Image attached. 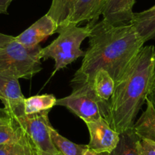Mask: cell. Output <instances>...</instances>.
Segmentation results:
<instances>
[{
    "mask_svg": "<svg viewBox=\"0 0 155 155\" xmlns=\"http://www.w3.org/2000/svg\"><path fill=\"white\" fill-rule=\"evenodd\" d=\"M88 24L91 27L89 47L71 84L88 83L91 85L100 69L106 70L116 84L144 42L131 24L113 25L104 20Z\"/></svg>",
    "mask_w": 155,
    "mask_h": 155,
    "instance_id": "6da1fadb",
    "label": "cell"
},
{
    "mask_svg": "<svg viewBox=\"0 0 155 155\" xmlns=\"http://www.w3.org/2000/svg\"><path fill=\"white\" fill-rule=\"evenodd\" d=\"M153 46L143 47L115 84L107 121L118 133L133 129L154 81Z\"/></svg>",
    "mask_w": 155,
    "mask_h": 155,
    "instance_id": "7a4b0ae2",
    "label": "cell"
},
{
    "mask_svg": "<svg viewBox=\"0 0 155 155\" xmlns=\"http://www.w3.org/2000/svg\"><path fill=\"white\" fill-rule=\"evenodd\" d=\"M56 33L59 34V37L50 45L41 49L39 55L41 59H54L55 69L53 74L74 62L78 58L84 56L85 52L81 50V45L90 36L91 27L89 24L85 27L68 24L58 29Z\"/></svg>",
    "mask_w": 155,
    "mask_h": 155,
    "instance_id": "3957f363",
    "label": "cell"
},
{
    "mask_svg": "<svg viewBox=\"0 0 155 155\" xmlns=\"http://www.w3.org/2000/svg\"><path fill=\"white\" fill-rule=\"evenodd\" d=\"M40 45L25 47L15 41L0 49V74L13 76L18 79H29L42 70Z\"/></svg>",
    "mask_w": 155,
    "mask_h": 155,
    "instance_id": "277c9868",
    "label": "cell"
},
{
    "mask_svg": "<svg viewBox=\"0 0 155 155\" xmlns=\"http://www.w3.org/2000/svg\"><path fill=\"white\" fill-rule=\"evenodd\" d=\"M73 91L68 96L57 100L56 106H62L84 120V123L101 118L107 120L110 101L101 99L88 83L71 85Z\"/></svg>",
    "mask_w": 155,
    "mask_h": 155,
    "instance_id": "5b68a950",
    "label": "cell"
},
{
    "mask_svg": "<svg viewBox=\"0 0 155 155\" xmlns=\"http://www.w3.org/2000/svg\"><path fill=\"white\" fill-rule=\"evenodd\" d=\"M49 112L45 110L34 114H24L15 119L28 135L34 148L44 153H59L50 136L52 126L49 121Z\"/></svg>",
    "mask_w": 155,
    "mask_h": 155,
    "instance_id": "8992f818",
    "label": "cell"
},
{
    "mask_svg": "<svg viewBox=\"0 0 155 155\" xmlns=\"http://www.w3.org/2000/svg\"><path fill=\"white\" fill-rule=\"evenodd\" d=\"M90 134L87 147L97 153H110L120 141V133L110 127L104 118L85 123Z\"/></svg>",
    "mask_w": 155,
    "mask_h": 155,
    "instance_id": "52a82bcc",
    "label": "cell"
},
{
    "mask_svg": "<svg viewBox=\"0 0 155 155\" xmlns=\"http://www.w3.org/2000/svg\"><path fill=\"white\" fill-rule=\"evenodd\" d=\"M25 99L18 78L0 74V100L15 118L25 113Z\"/></svg>",
    "mask_w": 155,
    "mask_h": 155,
    "instance_id": "ba28073f",
    "label": "cell"
},
{
    "mask_svg": "<svg viewBox=\"0 0 155 155\" xmlns=\"http://www.w3.org/2000/svg\"><path fill=\"white\" fill-rule=\"evenodd\" d=\"M57 28L56 22L45 15L21 34L15 37V41L28 48L35 47L47 37L56 34Z\"/></svg>",
    "mask_w": 155,
    "mask_h": 155,
    "instance_id": "9c48e42d",
    "label": "cell"
},
{
    "mask_svg": "<svg viewBox=\"0 0 155 155\" xmlns=\"http://www.w3.org/2000/svg\"><path fill=\"white\" fill-rule=\"evenodd\" d=\"M109 0H78L68 24L78 25L83 21L97 22Z\"/></svg>",
    "mask_w": 155,
    "mask_h": 155,
    "instance_id": "30bf717a",
    "label": "cell"
},
{
    "mask_svg": "<svg viewBox=\"0 0 155 155\" xmlns=\"http://www.w3.org/2000/svg\"><path fill=\"white\" fill-rule=\"evenodd\" d=\"M135 0H109L102 12L103 20L113 25L129 24Z\"/></svg>",
    "mask_w": 155,
    "mask_h": 155,
    "instance_id": "8fae6325",
    "label": "cell"
},
{
    "mask_svg": "<svg viewBox=\"0 0 155 155\" xmlns=\"http://www.w3.org/2000/svg\"><path fill=\"white\" fill-rule=\"evenodd\" d=\"M25 133L17 120L7 109L0 108V144L18 141Z\"/></svg>",
    "mask_w": 155,
    "mask_h": 155,
    "instance_id": "7c38bea8",
    "label": "cell"
},
{
    "mask_svg": "<svg viewBox=\"0 0 155 155\" xmlns=\"http://www.w3.org/2000/svg\"><path fill=\"white\" fill-rule=\"evenodd\" d=\"M129 24L144 43L155 38V5L139 13H134Z\"/></svg>",
    "mask_w": 155,
    "mask_h": 155,
    "instance_id": "4fadbf2b",
    "label": "cell"
},
{
    "mask_svg": "<svg viewBox=\"0 0 155 155\" xmlns=\"http://www.w3.org/2000/svg\"><path fill=\"white\" fill-rule=\"evenodd\" d=\"M145 102L146 110L134 124L133 129L140 138L155 141V107L147 98Z\"/></svg>",
    "mask_w": 155,
    "mask_h": 155,
    "instance_id": "5bb4252c",
    "label": "cell"
},
{
    "mask_svg": "<svg viewBox=\"0 0 155 155\" xmlns=\"http://www.w3.org/2000/svg\"><path fill=\"white\" fill-rule=\"evenodd\" d=\"M77 1L78 0H52L51 6L47 15L56 22L58 26L57 30L68 25V20L72 14Z\"/></svg>",
    "mask_w": 155,
    "mask_h": 155,
    "instance_id": "9a60e30c",
    "label": "cell"
},
{
    "mask_svg": "<svg viewBox=\"0 0 155 155\" xmlns=\"http://www.w3.org/2000/svg\"><path fill=\"white\" fill-rule=\"evenodd\" d=\"M139 137L136 135L133 129L120 134V141L116 148L110 153L104 155H140L138 147Z\"/></svg>",
    "mask_w": 155,
    "mask_h": 155,
    "instance_id": "2e32d148",
    "label": "cell"
},
{
    "mask_svg": "<svg viewBox=\"0 0 155 155\" xmlns=\"http://www.w3.org/2000/svg\"><path fill=\"white\" fill-rule=\"evenodd\" d=\"M52 141L62 155H84L87 145L77 144L61 135L53 126L50 129Z\"/></svg>",
    "mask_w": 155,
    "mask_h": 155,
    "instance_id": "e0dca14e",
    "label": "cell"
},
{
    "mask_svg": "<svg viewBox=\"0 0 155 155\" xmlns=\"http://www.w3.org/2000/svg\"><path fill=\"white\" fill-rule=\"evenodd\" d=\"M91 86L101 99L110 101L114 90L115 82L106 70L100 69L97 71Z\"/></svg>",
    "mask_w": 155,
    "mask_h": 155,
    "instance_id": "ac0fdd59",
    "label": "cell"
},
{
    "mask_svg": "<svg viewBox=\"0 0 155 155\" xmlns=\"http://www.w3.org/2000/svg\"><path fill=\"white\" fill-rule=\"evenodd\" d=\"M56 98L53 94L36 95L25 99V113L34 114L50 110L56 106Z\"/></svg>",
    "mask_w": 155,
    "mask_h": 155,
    "instance_id": "d6986e66",
    "label": "cell"
},
{
    "mask_svg": "<svg viewBox=\"0 0 155 155\" xmlns=\"http://www.w3.org/2000/svg\"><path fill=\"white\" fill-rule=\"evenodd\" d=\"M10 155H34L33 144L26 132H25L21 138L15 143Z\"/></svg>",
    "mask_w": 155,
    "mask_h": 155,
    "instance_id": "ffe728a7",
    "label": "cell"
},
{
    "mask_svg": "<svg viewBox=\"0 0 155 155\" xmlns=\"http://www.w3.org/2000/svg\"><path fill=\"white\" fill-rule=\"evenodd\" d=\"M138 147L140 155H155V141L146 138H139Z\"/></svg>",
    "mask_w": 155,
    "mask_h": 155,
    "instance_id": "44dd1931",
    "label": "cell"
},
{
    "mask_svg": "<svg viewBox=\"0 0 155 155\" xmlns=\"http://www.w3.org/2000/svg\"><path fill=\"white\" fill-rule=\"evenodd\" d=\"M16 143V142H15ZM15 143L0 144V155H10L14 149Z\"/></svg>",
    "mask_w": 155,
    "mask_h": 155,
    "instance_id": "7402d4cb",
    "label": "cell"
},
{
    "mask_svg": "<svg viewBox=\"0 0 155 155\" xmlns=\"http://www.w3.org/2000/svg\"><path fill=\"white\" fill-rule=\"evenodd\" d=\"M14 39H15V37L0 33V49L4 47L5 46H6L8 43L12 41Z\"/></svg>",
    "mask_w": 155,
    "mask_h": 155,
    "instance_id": "603a6c76",
    "label": "cell"
},
{
    "mask_svg": "<svg viewBox=\"0 0 155 155\" xmlns=\"http://www.w3.org/2000/svg\"><path fill=\"white\" fill-rule=\"evenodd\" d=\"M15 0H0V14H8V8Z\"/></svg>",
    "mask_w": 155,
    "mask_h": 155,
    "instance_id": "cb8c5ba5",
    "label": "cell"
},
{
    "mask_svg": "<svg viewBox=\"0 0 155 155\" xmlns=\"http://www.w3.org/2000/svg\"><path fill=\"white\" fill-rule=\"evenodd\" d=\"M147 99L151 102L153 107H155V79L153 81V84H152L151 88H150V92H149L148 95H147Z\"/></svg>",
    "mask_w": 155,
    "mask_h": 155,
    "instance_id": "d4e9b609",
    "label": "cell"
},
{
    "mask_svg": "<svg viewBox=\"0 0 155 155\" xmlns=\"http://www.w3.org/2000/svg\"><path fill=\"white\" fill-rule=\"evenodd\" d=\"M33 150H34V155H62L61 153H44V152L40 151V150H37L33 146Z\"/></svg>",
    "mask_w": 155,
    "mask_h": 155,
    "instance_id": "484cf974",
    "label": "cell"
},
{
    "mask_svg": "<svg viewBox=\"0 0 155 155\" xmlns=\"http://www.w3.org/2000/svg\"><path fill=\"white\" fill-rule=\"evenodd\" d=\"M84 155H101V153H96V152L93 151V150H90L89 148H87V150H86L85 153H84Z\"/></svg>",
    "mask_w": 155,
    "mask_h": 155,
    "instance_id": "4316f807",
    "label": "cell"
},
{
    "mask_svg": "<svg viewBox=\"0 0 155 155\" xmlns=\"http://www.w3.org/2000/svg\"><path fill=\"white\" fill-rule=\"evenodd\" d=\"M153 63H154V79H155V48L153 52Z\"/></svg>",
    "mask_w": 155,
    "mask_h": 155,
    "instance_id": "83f0119b",
    "label": "cell"
},
{
    "mask_svg": "<svg viewBox=\"0 0 155 155\" xmlns=\"http://www.w3.org/2000/svg\"></svg>",
    "mask_w": 155,
    "mask_h": 155,
    "instance_id": "f1b7e54d",
    "label": "cell"
}]
</instances>
